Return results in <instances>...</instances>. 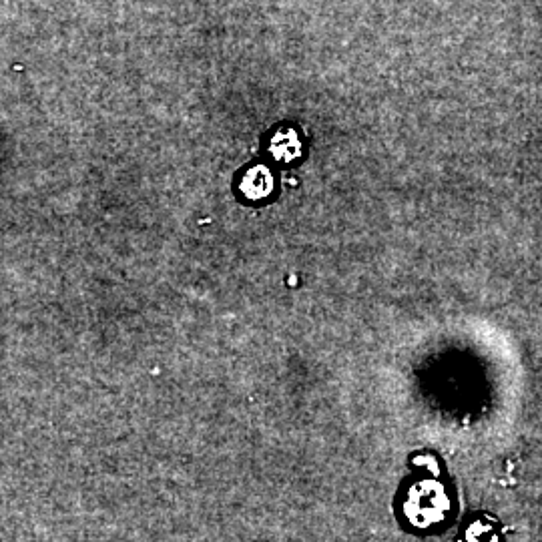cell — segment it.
<instances>
[{"instance_id": "obj_2", "label": "cell", "mask_w": 542, "mask_h": 542, "mask_svg": "<svg viewBox=\"0 0 542 542\" xmlns=\"http://www.w3.org/2000/svg\"><path fill=\"white\" fill-rule=\"evenodd\" d=\"M271 185H274V181H271L269 171L265 167H255L245 175L241 189L247 197L261 199L271 191Z\"/></svg>"}, {"instance_id": "obj_1", "label": "cell", "mask_w": 542, "mask_h": 542, "mask_svg": "<svg viewBox=\"0 0 542 542\" xmlns=\"http://www.w3.org/2000/svg\"><path fill=\"white\" fill-rule=\"evenodd\" d=\"M406 508L412 522L428 526L444 518V514L450 508V502L448 496L444 494L442 484H438L436 480H424L414 484Z\"/></svg>"}, {"instance_id": "obj_3", "label": "cell", "mask_w": 542, "mask_h": 542, "mask_svg": "<svg viewBox=\"0 0 542 542\" xmlns=\"http://www.w3.org/2000/svg\"><path fill=\"white\" fill-rule=\"evenodd\" d=\"M300 139L296 137L294 131H286V133H280L274 143H271V151H274L276 159L280 161H292L300 155Z\"/></svg>"}]
</instances>
